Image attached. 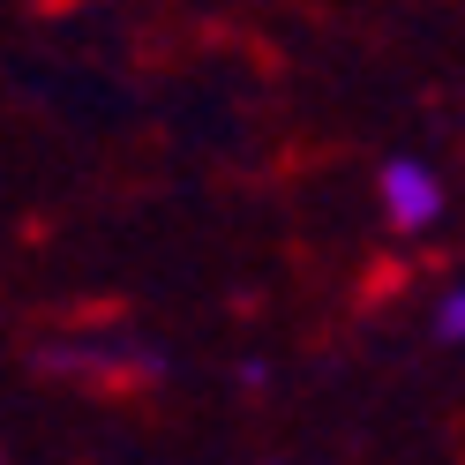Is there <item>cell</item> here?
I'll return each mask as SVG.
<instances>
[{"mask_svg": "<svg viewBox=\"0 0 465 465\" xmlns=\"http://www.w3.org/2000/svg\"><path fill=\"white\" fill-rule=\"evenodd\" d=\"M435 331H443V338H450V345H458V338H465V285H458V293H450V301H443V308H435Z\"/></svg>", "mask_w": 465, "mask_h": 465, "instance_id": "obj_2", "label": "cell"}, {"mask_svg": "<svg viewBox=\"0 0 465 465\" xmlns=\"http://www.w3.org/2000/svg\"><path fill=\"white\" fill-rule=\"evenodd\" d=\"M375 188H383L391 225H405V232H420V225H435V218H443V181H435L420 158H391Z\"/></svg>", "mask_w": 465, "mask_h": 465, "instance_id": "obj_1", "label": "cell"}]
</instances>
